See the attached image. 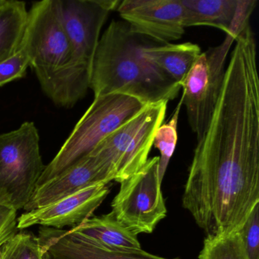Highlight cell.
I'll list each match as a JSON object with an SVG mask.
<instances>
[{
    "instance_id": "6da1fadb",
    "label": "cell",
    "mask_w": 259,
    "mask_h": 259,
    "mask_svg": "<svg viewBox=\"0 0 259 259\" xmlns=\"http://www.w3.org/2000/svg\"><path fill=\"white\" fill-rule=\"evenodd\" d=\"M259 203V77L253 37L235 42L221 96L197 141L183 206L207 237L237 233Z\"/></svg>"
},
{
    "instance_id": "7a4b0ae2",
    "label": "cell",
    "mask_w": 259,
    "mask_h": 259,
    "mask_svg": "<svg viewBox=\"0 0 259 259\" xmlns=\"http://www.w3.org/2000/svg\"><path fill=\"white\" fill-rule=\"evenodd\" d=\"M148 41L133 34L124 21H112L100 38L92 65L90 89L95 98L119 94L145 105L177 98L181 86L142 56Z\"/></svg>"
},
{
    "instance_id": "3957f363",
    "label": "cell",
    "mask_w": 259,
    "mask_h": 259,
    "mask_svg": "<svg viewBox=\"0 0 259 259\" xmlns=\"http://www.w3.org/2000/svg\"><path fill=\"white\" fill-rule=\"evenodd\" d=\"M118 0H57L70 43V60L45 95L60 107L70 108L90 89L91 74L101 29Z\"/></svg>"
},
{
    "instance_id": "277c9868",
    "label": "cell",
    "mask_w": 259,
    "mask_h": 259,
    "mask_svg": "<svg viewBox=\"0 0 259 259\" xmlns=\"http://www.w3.org/2000/svg\"><path fill=\"white\" fill-rule=\"evenodd\" d=\"M146 106L132 97L119 94L95 98L58 154L47 165L37 187L89 155L100 142Z\"/></svg>"
},
{
    "instance_id": "5b68a950",
    "label": "cell",
    "mask_w": 259,
    "mask_h": 259,
    "mask_svg": "<svg viewBox=\"0 0 259 259\" xmlns=\"http://www.w3.org/2000/svg\"><path fill=\"white\" fill-rule=\"evenodd\" d=\"M167 104L161 101L148 104L90 153L105 166L112 181L121 183L145 164L156 131L164 120Z\"/></svg>"
},
{
    "instance_id": "8992f818",
    "label": "cell",
    "mask_w": 259,
    "mask_h": 259,
    "mask_svg": "<svg viewBox=\"0 0 259 259\" xmlns=\"http://www.w3.org/2000/svg\"><path fill=\"white\" fill-rule=\"evenodd\" d=\"M23 43L29 57L30 67L34 69L46 94L67 66L71 56L70 43L57 0L33 4L28 11Z\"/></svg>"
},
{
    "instance_id": "52a82bcc",
    "label": "cell",
    "mask_w": 259,
    "mask_h": 259,
    "mask_svg": "<svg viewBox=\"0 0 259 259\" xmlns=\"http://www.w3.org/2000/svg\"><path fill=\"white\" fill-rule=\"evenodd\" d=\"M38 130L33 122L0 135V192L19 210L31 199L45 170Z\"/></svg>"
},
{
    "instance_id": "ba28073f",
    "label": "cell",
    "mask_w": 259,
    "mask_h": 259,
    "mask_svg": "<svg viewBox=\"0 0 259 259\" xmlns=\"http://www.w3.org/2000/svg\"><path fill=\"white\" fill-rule=\"evenodd\" d=\"M237 36L226 34L221 45L201 53L180 85L182 102L197 141L207 131L214 113L224 86L226 60Z\"/></svg>"
},
{
    "instance_id": "9c48e42d",
    "label": "cell",
    "mask_w": 259,
    "mask_h": 259,
    "mask_svg": "<svg viewBox=\"0 0 259 259\" xmlns=\"http://www.w3.org/2000/svg\"><path fill=\"white\" fill-rule=\"evenodd\" d=\"M119 183L111 213L135 234L152 233L167 213L159 179V157L148 158L139 171Z\"/></svg>"
},
{
    "instance_id": "30bf717a",
    "label": "cell",
    "mask_w": 259,
    "mask_h": 259,
    "mask_svg": "<svg viewBox=\"0 0 259 259\" xmlns=\"http://www.w3.org/2000/svg\"><path fill=\"white\" fill-rule=\"evenodd\" d=\"M117 11L133 34L148 40L166 45L184 34L182 0H124Z\"/></svg>"
},
{
    "instance_id": "8fae6325",
    "label": "cell",
    "mask_w": 259,
    "mask_h": 259,
    "mask_svg": "<svg viewBox=\"0 0 259 259\" xmlns=\"http://www.w3.org/2000/svg\"><path fill=\"white\" fill-rule=\"evenodd\" d=\"M110 192L106 183L85 188L45 207L25 211L17 220L20 230L40 225L61 229L78 227L91 218Z\"/></svg>"
},
{
    "instance_id": "7c38bea8",
    "label": "cell",
    "mask_w": 259,
    "mask_h": 259,
    "mask_svg": "<svg viewBox=\"0 0 259 259\" xmlns=\"http://www.w3.org/2000/svg\"><path fill=\"white\" fill-rule=\"evenodd\" d=\"M111 182L101 160L89 154L49 181L37 186L24 209L25 211L45 207L65 197L98 183Z\"/></svg>"
},
{
    "instance_id": "4fadbf2b",
    "label": "cell",
    "mask_w": 259,
    "mask_h": 259,
    "mask_svg": "<svg viewBox=\"0 0 259 259\" xmlns=\"http://www.w3.org/2000/svg\"><path fill=\"white\" fill-rule=\"evenodd\" d=\"M37 237L51 259H169L147 252L142 248H106L70 230L41 227Z\"/></svg>"
},
{
    "instance_id": "5bb4252c",
    "label": "cell",
    "mask_w": 259,
    "mask_h": 259,
    "mask_svg": "<svg viewBox=\"0 0 259 259\" xmlns=\"http://www.w3.org/2000/svg\"><path fill=\"white\" fill-rule=\"evenodd\" d=\"M196 44H166L147 45L142 49L144 58L181 85L194 63L201 54Z\"/></svg>"
},
{
    "instance_id": "9a60e30c",
    "label": "cell",
    "mask_w": 259,
    "mask_h": 259,
    "mask_svg": "<svg viewBox=\"0 0 259 259\" xmlns=\"http://www.w3.org/2000/svg\"><path fill=\"white\" fill-rule=\"evenodd\" d=\"M84 239L101 246L120 249H140L138 235L116 221L113 213L93 217L70 229Z\"/></svg>"
},
{
    "instance_id": "2e32d148",
    "label": "cell",
    "mask_w": 259,
    "mask_h": 259,
    "mask_svg": "<svg viewBox=\"0 0 259 259\" xmlns=\"http://www.w3.org/2000/svg\"><path fill=\"white\" fill-rule=\"evenodd\" d=\"M185 26H209L230 32L238 0H182Z\"/></svg>"
},
{
    "instance_id": "e0dca14e",
    "label": "cell",
    "mask_w": 259,
    "mask_h": 259,
    "mask_svg": "<svg viewBox=\"0 0 259 259\" xmlns=\"http://www.w3.org/2000/svg\"><path fill=\"white\" fill-rule=\"evenodd\" d=\"M26 4L16 0H0V63L17 52L28 22Z\"/></svg>"
},
{
    "instance_id": "ac0fdd59",
    "label": "cell",
    "mask_w": 259,
    "mask_h": 259,
    "mask_svg": "<svg viewBox=\"0 0 259 259\" xmlns=\"http://www.w3.org/2000/svg\"><path fill=\"white\" fill-rule=\"evenodd\" d=\"M198 259H249L239 233L207 237Z\"/></svg>"
},
{
    "instance_id": "d6986e66",
    "label": "cell",
    "mask_w": 259,
    "mask_h": 259,
    "mask_svg": "<svg viewBox=\"0 0 259 259\" xmlns=\"http://www.w3.org/2000/svg\"><path fill=\"white\" fill-rule=\"evenodd\" d=\"M182 106L183 102L180 100L169 120L165 123L163 122L154 135L153 146L158 149L160 154L159 157V179L160 182L163 181L169 160L175 151L177 142V125Z\"/></svg>"
},
{
    "instance_id": "ffe728a7",
    "label": "cell",
    "mask_w": 259,
    "mask_h": 259,
    "mask_svg": "<svg viewBox=\"0 0 259 259\" xmlns=\"http://www.w3.org/2000/svg\"><path fill=\"white\" fill-rule=\"evenodd\" d=\"M1 259H51L38 237L30 233H16L1 247Z\"/></svg>"
},
{
    "instance_id": "44dd1931",
    "label": "cell",
    "mask_w": 259,
    "mask_h": 259,
    "mask_svg": "<svg viewBox=\"0 0 259 259\" xmlns=\"http://www.w3.org/2000/svg\"><path fill=\"white\" fill-rule=\"evenodd\" d=\"M28 67H30L29 57L22 40L17 52L0 63V87L25 77Z\"/></svg>"
},
{
    "instance_id": "7402d4cb",
    "label": "cell",
    "mask_w": 259,
    "mask_h": 259,
    "mask_svg": "<svg viewBox=\"0 0 259 259\" xmlns=\"http://www.w3.org/2000/svg\"><path fill=\"white\" fill-rule=\"evenodd\" d=\"M237 233L242 238L248 258L259 259V203Z\"/></svg>"
},
{
    "instance_id": "603a6c76",
    "label": "cell",
    "mask_w": 259,
    "mask_h": 259,
    "mask_svg": "<svg viewBox=\"0 0 259 259\" xmlns=\"http://www.w3.org/2000/svg\"><path fill=\"white\" fill-rule=\"evenodd\" d=\"M17 210L8 197L0 192V248L17 233Z\"/></svg>"
},
{
    "instance_id": "cb8c5ba5",
    "label": "cell",
    "mask_w": 259,
    "mask_h": 259,
    "mask_svg": "<svg viewBox=\"0 0 259 259\" xmlns=\"http://www.w3.org/2000/svg\"><path fill=\"white\" fill-rule=\"evenodd\" d=\"M1 254H2V252H1V248H0V259H1Z\"/></svg>"
}]
</instances>
